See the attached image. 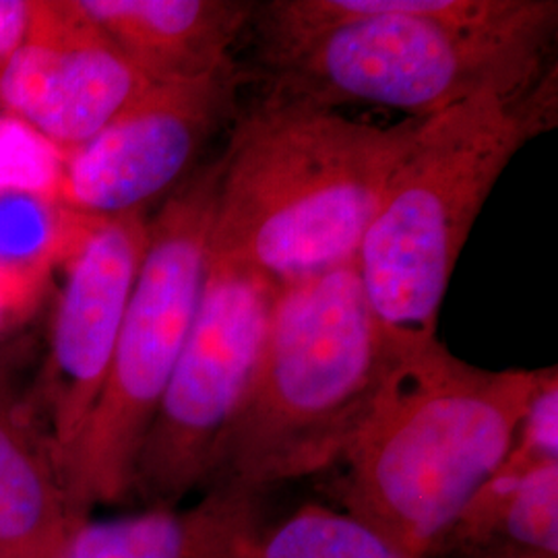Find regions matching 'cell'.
<instances>
[{
	"instance_id": "1",
	"label": "cell",
	"mask_w": 558,
	"mask_h": 558,
	"mask_svg": "<svg viewBox=\"0 0 558 558\" xmlns=\"http://www.w3.org/2000/svg\"><path fill=\"white\" fill-rule=\"evenodd\" d=\"M253 25L263 94L327 110L426 120L521 94L557 64V0H274Z\"/></svg>"
},
{
	"instance_id": "2",
	"label": "cell",
	"mask_w": 558,
	"mask_h": 558,
	"mask_svg": "<svg viewBox=\"0 0 558 558\" xmlns=\"http://www.w3.org/2000/svg\"><path fill=\"white\" fill-rule=\"evenodd\" d=\"M420 122L364 124L263 94L221 151L209 257L279 288L356 260Z\"/></svg>"
},
{
	"instance_id": "3",
	"label": "cell",
	"mask_w": 558,
	"mask_h": 558,
	"mask_svg": "<svg viewBox=\"0 0 558 558\" xmlns=\"http://www.w3.org/2000/svg\"><path fill=\"white\" fill-rule=\"evenodd\" d=\"M539 371H486L439 338L401 345L331 482L341 511L424 558L507 458Z\"/></svg>"
},
{
	"instance_id": "4",
	"label": "cell",
	"mask_w": 558,
	"mask_h": 558,
	"mask_svg": "<svg viewBox=\"0 0 558 558\" xmlns=\"http://www.w3.org/2000/svg\"><path fill=\"white\" fill-rule=\"evenodd\" d=\"M399 350L368 304L356 260L281 286L255 375L199 493L265 497L279 484L327 472Z\"/></svg>"
},
{
	"instance_id": "5",
	"label": "cell",
	"mask_w": 558,
	"mask_h": 558,
	"mask_svg": "<svg viewBox=\"0 0 558 558\" xmlns=\"http://www.w3.org/2000/svg\"><path fill=\"white\" fill-rule=\"evenodd\" d=\"M557 122V64L521 94H482L420 122L356 257L368 304L396 343L437 338L484 203L519 151Z\"/></svg>"
},
{
	"instance_id": "6",
	"label": "cell",
	"mask_w": 558,
	"mask_h": 558,
	"mask_svg": "<svg viewBox=\"0 0 558 558\" xmlns=\"http://www.w3.org/2000/svg\"><path fill=\"white\" fill-rule=\"evenodd\" d=\"M218 180L220 158L201 163L149 220L100 398L62 468L71 518H87L98 505L131 502L141 445L199 308Z\"/></svg>"
},
{
	"instance_id": "7",
	"label": "cell",
	"mask_w": 558,
	"mask_h": 558,
	"mask_svg": "<svg viewBox=\"0 0 558 558\" xmlns=\"http://www.w3.org/2000/svg\"><path fill=\"white\" fill-rule=\"evenodd\" d=\"M278 292L257 271L209 257L193 327L141 445L131 500L172 509L201 490L255 375Z\"/></svg>"
},
{
	"instance_id": "8",
	"label": "cell",
	"mask_w": 558,
	"mask_h": 558,
	"mask_svg": "<svg viewBox=\"0 0 558 558\" xmlns=\"http://www.w3.org/2000/svg\"><path fill=\"white\" fill-rule=\"evenodd\" d=\"M147 214L89 218L59 267L46 352L27 380V410L62 468L100 398L147 246ZM64 490V488H62Z\"/></svg>"
},
{
	"instance_id": "9",
	"label": "cell",
	"mask_w": 558,
	"mask_h": 558,
	"mask_svg": "<svg viewBox=\"0 0 558 558\" xmlns=\"http://www.w3.org/2000/svg\"><path fill=\"white\" fill-rule=\"evenodd\" d=\"M248 77L234 62L209 77L151 83L62 160L50 197L83 218L147 214L199 168L207 143L236 120Z\"/></svg>"
},
{
	"instance_id": "10",
	"label": "cell",
	"mask_w": 558,
	"mask_h": 558,
	"mask_svg": "<svg viewBox=\"0 0 558 558\" xmlns=\"http://www.w3.org/2000/svg\"><path fill=\"white\" fill-rule=\"evenodd\" d=\"M149 85L75 0H36L25 40L0 69V108L64 160Z\"/></svg>"
},
{
	"instance_id": "11",
	"label": "cell",
	"mask_w": 558,
	"mask_h": 558,
	"mask_svg": "<svg viewBox=\"0 0 558 558\" xmlns=\"http://www.w3.org/2000/svg\"><path fill=\"white\" fill-rule=\"evenodd\" d=\"M149 83L209 77L234 64L251 0H75Z\"/></svg>"
},
{
	"instance_id": "12",
	"label": "cell",
	"mask_w": 558,
	"mask_h": 558,
	"mask_svg": "<svg viewBox=\"0 0 558 558\" xmlns=\"http://www.w3.org/2000/svg\"><path fill=\"white\" fill-rule=\"evenodd\" d=\"M29 341L0 338V553L48 558L71 511L59 468L27 410Z\"/></svg>"
},
{
	"instance_id": "13",
	"label": "cell",
	"mask_w": 558,
	"mask_h": 558,
	"mask_svg": "<svg viewBox=\"0 0 558 558\" xmlns=\"http://www.w3.org/2000/svg\"><path fill=\"white\" fill-rule=\"evenodd\" d=\"M189 509L151 507L117 519L73 518L48 558H226L260 521L265 497L207 490Z\"/></svg>"
},
{
	"instance_id": "14",
	"label": "cell",
	"mask_w": 558,
	"mask_h": 558,
	"mask_svg": "<svg viewBox=\"0 0 558 558\" xmlns=\"http://www.w3.org/2000/svg\"><path fill=\"white\" fill-rule=\"evenodd\" d=\"M424 558H558V463L493 476Z\"/></svg>"
},
{
	"instance_id": "15",
	"label": "cell",
	"mask_w": 558,
	"mask_h": 558,
	"mask_svg": "<svg viewBox=\"0 0 558 558\" xmlns=\"http://www.w3.org/2000/svg\"><path fill=\"white\" fill-rule=\"evenodd\" d=\"M87 220L38 191H0V320L36 304Z\"/></svg>"
},
{
	"instance_id": "16",
	"label": "cell",
	"mask_w": 558,
	"mask_h": 558,
	"mask_svg": "<svg viewBox=\"0 0 558 558\" xmlns=\"http://www.w3.org/2000/svg\"><path fill=\"white\" fill-rule=\"evenodd\" d=\"M226 558H414L350 513L304 505L288 518L259 523Z\"/></svg>"
},
{
	"instance_id": "17",
	"label": "cell",
	"mask_w": 558,
	"mask_h": 558,
	"mask_svg": "<svg viewBox=\"0 0 558 558\" xmlns=\"http://www.w3.org/2000/svg\"><path fill=\"white\" fill-rule=\"evenodd\" d=\"M546 463H558L557 366L539 368V380L515 440L493 476L519 478Z\"/></svg>"
},
{
	"instance_id": "18",
	"label": "cell",
	"mask_w": 558,
	"mask_h": 558,
	"mask_svg": "<svg viewBox=\"0 0 558 558\" xmlns=\"http://www.w3.org/2000/svg\"><path fill=\"white\" fill-rule=\"evenodd\" d=\"M36 0H0V69L27 36Z\"/></svg>"
},
{
	"instance_id": "19",
	"label": "cell",
	"mask_w": 558,
	"mask_h": 558,
	"mask_svg": "<svg viewBox=\"0 0 558 558\" xmlns=\"http://www.w3.org/2000/svg\"><path fill=\"white\" fill-rule=\"evenodd\" d=\"M0 558H4V555H2V553H0Z\"/></svg>"
}]
</instances>
